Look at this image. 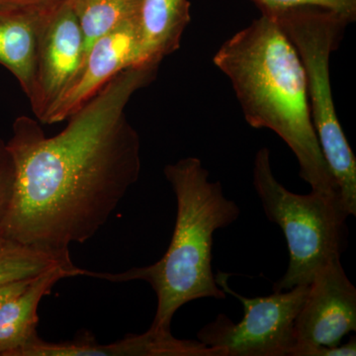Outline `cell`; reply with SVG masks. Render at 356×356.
I'll return each mask as SVG.
<instances>
[{"mask_svg": "<svg viewBox=\"0 0 356 356\" xmlns=\"http://www.w3.org/2000/svg\"><path fill=\"white\" fill-rule=\"evenodd\" d=\"M159 67L123 70L53 137L31 117L15 119L7 143L16 165L8 242L72 261L70 245L86 243L106 224L139 180L142 166L140 136L126 107L153 83Z\"/></svg>", "mask_w": 356, "mask_h": 356, "instance_id": "6da1fadb", "label": "cell"}, {"mask_svg": "<svg viewBox=\"0 0 356 356\" xmlns=\"http://www.w3.org/2000/svg\"><path fill=\"white\" fill-rule=\"evenodd\" d=\"M213 62L228 76L248 125L284 140L312 191L341 198L312 123L301 58L273 16L261 13L233 35Z\"/></svg>", "mask_w": 356, "mask_h": 356, "instance_id": "7a4b0ae2", "label": "cell"}, {"mask_svg": "<svg viewBox=\"0 0 356 356\" xmlns=\"http://www.w3.org/2000/svg\"><path fill=\"white\" fill-rule=\"evenodd\" d=\"M177 199V218L172 241L159 261L122 273L83 274L113 281L142 280L158 299L149 330L170 332L173 316L194 300L226 298L212 269L215 232L238 219V204L225 196L221 182L210 181L209 172L198 158L188 156L163 170Z\"/></svg>", "mask_w": 356, "mask_h": 356, "instance_id": "3957f363", "label": "cell"}, {"mask_svg": "<svg viewBox=\"0 0 356 356\" xmlns=\"http://www.w3.org/2000/svg\"><path fill=\"white\" fill-rule=\"evenodd\" d=\"M254 187L264 214L278 225L286 238L289 264L273 284L274 292L310 285L316 274L348 248V213L339 196L312 191L296 194L276 179L270 152L261 147L254 161Z\"/></svg>", "mask_w": 356, "mask_h": 356, "instance_id": "277c9868", "label": "cell"}, {"mask_svg": "<svg viewBox=\"0 0 356 356\" xmlns=\"http://www.w3.org/2000/svg\"><path fill=\"white\" fill-rule=\"evenodd\" d=\"M262 13L273 16L298 51L318 145L339 187L343 209L348 216H356V159L337 117L330 72L332 53L350 23L317 7Z\"/></svg>", "mask_w": 356, "mask_h": 356, "instance_id": "5b68a950", "label": "cell"}, {"mask_svg": "<svg viewBox=\"0 0 356 356\" xmlns=\"http://www.w3.org/2000/svg\"><path fill=\"white\" fill-rule=\"evenodd\" d=\"M228 275L219 273L218 285L226 294L240 300L243 318L234 323L224 314L204 325L198 341L219 350L221 356H290L295 341L294 325L308 293L300 285L270 296L248 298L233 291Z\"/></svg>", "mask_w": 356, "mask_h": 356, "instance_id": "8992f818", "label": "cell"}, {"mask_svg": "<svg viewBox=\"0 0 356 356\" xmlns=\"http://www.w3.org/2000/svg\"><path fill=\"white\" fill-rule=\"evenodd\" d=\"M86 51L83 33L69 0L51 13L40 33L29 99L41 123L74 79Z\"/></svg>", "mask_w": 356, "mask_h": 356, "instance_id": "52a82bcc", "label": "cell"}, {"mask_svg": "<svg viewBox=\"0 0 356 356\" xmlns=\"http://www.w3.org/2000/svg\"><path fill=\"white\" fill-rule=\"evenodd\" d=\"M356 331V289L341 259L323 267L311 284L295 321L296 344L337 346Z\"/></svg>", "mask_w": 356, "mask_h": 356, "instance_id": "ba28073f", "label": "cell"}, {"mask_svg": "<svg viewBox=\"0 0 356 356\" xmlns=\"http://www.w3.org/2000/svg\"><path fill=\"white\" fill-rule=\"evenodd\" d=\"M143 64L138 15L91 44L76 76L47 115L43 124L58 123L69 118L117 74Z\"/></svg>", "mask_w": 356, "mask_h": 356, "instance_id": "9c48e42d", "label": "cell"}, {"mask_svg": "<svg viewBox=\"0 0 356 356\" xmlns=\"http://www.w3.org/2000/svg\"><path fill=\"white\" fill-rule=\"evenodd\" d=\"M76 266H57L39 274L27 287L0 306V356H20L40 339L37 334L40 302L58 281L81 275Z\"/></svg>", "mask_w": 356, "mask_h": 356, "instance_id": "30bf717a", "label": "cell"}, {"mask_svg": "<svg viewBox=\"0 0 356 356\" xmlns=\"http://www.w3.org/2000/svg\"><path fill=\"white\" fill-rule=\"evenodd\" d=\"M21 356H216V351L199 341L178 339L170 332L149 331L132 334L113 343L91 341L49 343L39 339Z\"/></svg>", "mask_w": 356, "mask_h": 356, "instance_id": "8fae6325", "label": "cell"}, {"mask_svg": "<svg viewBox=\"0 0 356 356\" xmlns=\"http://www.w3.org/2000/svg\"><path fill=\"white\" fill-rule=\"evenodd\" d=\"M60 4L47 8L0 6V65L15 76L27 98L34 81L40 33Z\"/></svg>", "mask_w": 356, "mask_h": 356, "instance_id": "7c38bea8", "label": "cell"}, {"mask_svg": "<svg viewBox=\"0 0 356 356\" xmlns=\"http://www.w3.org/2000/svg\"><path fill=\"white\" fill-rule=\"evenodd\" d=\"M189 22L188 0H142L140 47L145 64H161L177 51Z\"/></svg>", "mask_w": 356, "mask_h": 356, "instance_id": "4fadbf2b", "label": "cell"}, {"mask_svg": "<svg viewBox=\"0 0 356 356\" xmlns=\"http://www.w3.org/2000/svg\"><path fill=\"white\" fill-rule=\"evenodd\" d=\"M69 3L83 33L86 54L96 40L140 15L142 0H69Z\"/></svg>", "mask_w": 356, "mask_h": 356, "instance_id": "5bb4252c", "label": "cell"}, {"mask_svg": "<svg viewBox=\"0 0 356 356\" xmlns=\"http://www.w3.org/2000/svg\"><path fill=\"white\" fill-rule=\"evenodd\" d=\"M57 266H74L56 255L18 243H7L0 248V285L31 280Z\"/></svg>", "mask_w": 356, "mask_h": 356, "instance_id": "9a60e30c", "label": "cell"}, {"mask_svg": "<svg viewBox=\"0 0 356 356\" xmlns=\"http://www.w3.org/2000/svg\"><path fill=\"white\" fill-rule=\"evenodd\" d=\"M15 182V161L7 143L0 137V248L9 243L6 235V222L13 204Z\"/></svg>", "mask_w": 356, "mask_h": 356, "instance_id": "2e32d148", "label": "cell"}, {"mask_svg": "<svg viewBox=\"0 0 356 356\" xmlns=\"http://www.w3.org/2000/svg\"><path fill=\"white\" fill-rule=\"evenodd\" d=\"M262 13H274L296 7H317L332 11L350 24L356 20V0H252Z\"/></svg>", "mask_w": 356, "mask_h": 356, "instance_id": "e0dca14e", "label": "cell"}, {"mask_svg": "<svg viewBox=\"0 0 356 356\" xmlns=\"http://www.w3.org/2000/svg\"><path fill=\"white\" fill-rule=\"evenodd\" d=\"M356 339L351 337L350 341L337 346H309L295 344L290 356H355Z\"/></svg>", "mask_w": 356, "mask_h": 356, "instance_id": "ac0fdd59", "label": "cell"}, {"mask_svg": "<svg viewBox=\"0 0 356 356\" xmlns=\"http://www.w3.org/2000/svg\"><path fill=\"white\" fill-rule=\"evenodd\" d=\"M64 0H0V6L26 7V8H47L58 6Z\"/></svg>", "mask_w": 356, "mask_h": 356, "instance_id": "d6986e66", "label": "cell"}, {"mask_svg": "<svg viewBox=\"0 0 356 356\" xmlns=\"http://www.w3.org/2000/svg\"><path fill=\"white\" fill-rule=\"evenodd\" d=\"M32 280L33 278L31 280L14 281V282L0 285V306L7 299L11 298V297L17 295L18 293L22 292Z\"/></svg>", "mask_w": 356, "mask_h": 356, "instance_id": "ffe728a7", "label": "cell"}]
</instances>
